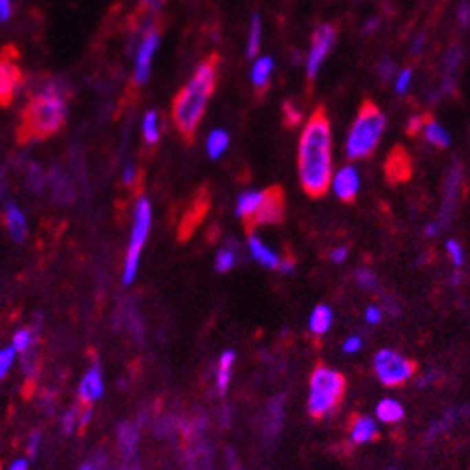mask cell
I'll return each instance as SVG.
<instances>
[{"label": "cell", "mask_w": 470, "mask_h": 470, "mask_svg": "<svg viewBox=\"0 0 470 470\" xmlns=\"http://www.w3.org/2000/svg\"><path fill=\"white\" fill-rule=\"evenodd\" d=\"M298 171L301 186L309 196L328 192L331 183V128L322 107L311 115L301 134Z\"/></svg>", "instance_id": "1"}, {"label": "cell", "mask_w": 470, "mask_h": 470, "mask_svg": "<svg viewBox=\"0 0 470 470\" xmlns=\"http://www.w3.org/2000/svg\"><path fill=\"white\" fill-rule=\"evenodd\" d=\"M68 113V89L63 81H49L23 109L17 135L21 142L43 139L65 126Z\"/></svg>", "instance_id": "2"}, {"label": "cell", "mask_w": 470, "mask_h": 470, "mask_svg": "<svg viewBox=\"0 0 470 470\" xmlns=\"http://www.w3.org/2000/svg\"><path fill=\"white\" fill-rule=\"evenodd\" d=\"M216 74H219V57L211 55L198 66L190 81L179 91L173 100V107H171L173 122L186 139L192 137L201 117L205 113L207 102L211 98L216 83Z\"/></svg>", "instance_id": "3"}, {"label": "cell", "mask_w": 470, "mask_h": 470, "mask_svg": "<svg viewBox=\"0 0 470 470\" xmlns=\"http://www.w3.org/2000/svg\"><path fill=\"white\" fill-rule=\"evenodd\" d=\"M385 117L378 109L374 102L365 100L359 107L356 121L350 126L348 137H346V157L350 160H359L372 155L377 149L380 135L384 132Z\"/></svg>", "instance_id": "4"}, {"label": "cell", "mask_w": 470, "mask_h": 470, "mask_svg": "<svg viewBox=\"0 0 470 470\" xmlns=\"http://www.w3.org/2000/svg\"><path fill=\"white\" fill-rule=\"evenodd\" d=\"M346 380L341 372L329 367H316L309 384V414L313 418H324L341 403Z\"/></svg>", "instance_id": "5"}, {"label": "cell", "mask_w": 470, "mask_h": 470, "mask_svg": "<svg viewBox=\"0 0 470 470\" xmlns=\"http://www.w3.org/2000/svg\"><path fill=\"white\" fill-rule=\"evenodd\" d=\"M150 221H153V209L147 198H139L134 205V219H132V232H130L128 249L122 264V282L130 284L139 269V258H142L143 245L149 237Z\"/></svg>", "instance_id": "6"}, {"label": "cell", "mask_w": 470, "mask_h": 470, "mask_svg": "<svg viewBox=\"0 0 470 470\" xmlns=\"http://www.w3.org/2000/svg\"><path fill=\"white\" fill-rule=\"evenodd\" d=\"M414 363L395 350H378L374 356V372L384 385L397 388L414 377Z\"/></svg>", "instance_id": "7"}, {"label": "cell", "mask_w": 470, "mask_h": 470, "mask_svg": "<svg viewBox=\"0 0 470 470\" xmlns=\"http://www.w3.org/2000/svg\"><path fill=\"white\" fill-rule=\"evenodd\" d=\"M23 85V71L15 60V51L12 47L0 53V106L12 104L17 91Z\"/></svg>", "instance_id": "8"}, {"label": "cell", "mask_w": 470, "mask_h": 470, "mask_svg": "<svg viewBox=\"0 0 470 470\" xmlns=\"http://www.w3.org/2000/svg\"><path fill=\"white\" fill-rule=\"evenodd\" d=\"M335 34L337 30L333 25H320L318 29L314 30L313 45H311V51L306 55V78L311 81L316 78L324 58H326L331 45L335 42Z\"/></svg>", "instance_id": "9"}, {"label": "cell", "mask_w": 470, "mask_h": 470, "mask_svg": "<svg viewBox=\"0 0 470 470\" xmlns=\"http://www.w3.org/2000/svg\"><path fill=\"white\" fill-rule=\"evenodd\" d=\"M158 42H160V34H158L157 29L147 30L142 38V42H139L134 65V81L137 85H142V83L147 81L150 63H153V57H155V53L158 49Z\"/></svg>", "instance_id": "10"}, {"label": "cell", "mask_w": 470, "mask_h": 470, "mask_svg": "<svg viewBox=\"0 0 470 470\" xmlns=\"http://www.w3.org/2000/svg\"><path fill=\"white\" fill-rule=\"evenodd\" d=\"M329 186L333 188V192L339 200L352 201L359 190V173L356 171V168L344 166L337 171L335 175H331Z\"/></svg>", "instance_id": "11"}, {"label": "cell", "mask_w": 470, "mask_h": 470, "mask_svg": "<svg viewBox=\"0 0 470 470\" xmlns=\"http://www.w3.org/2000/svg\"><path fill=\"white\" fill-rule=\"evenodd\" d=\"M282 211H284L282 192L278 188L265 190L264 203L258 209V213L250 219L249 224H273V222H278L282 219Z\"/></svg>", "instance_id": "12"}, {"label": "cell", "mask_w": 470, "mask_h": 470, "mask_svg": "<svg viewBox=\"0 0 470 470\" xmlns=\"http://www.w3.org/2000/svg\"><path fill=\"white\" fill-rule=\"evenodd\" d=\"M104 395V378H102V370L98 365H93L87 370L81 382H79V399L85 405H91L94 401H98Z\"/></svg>", "instance_id": "13"}, {"label": "cell", "mask_w": 470, "mask_h": 470, "mask_svg": "<svg viewBox=\"0 0 470 470\" xmlns=\"http://www.w3.org/2000/svg\"><path fill=\"white\" fill-rule=\"evenodd\" d=\"M4 221H6L8 232L12 235V239L15 243H23L27 239V234H29V228H27V219L23 214L21 207L10 201L4 209Z\"/></svg>", "instance_id": "14"}, {"label": "cell", "mask_w": 470, "mask_h": 470, "mask_svg": "<svg viewBox=\"0 0 470 470\" xmlns=\"http://www.w3.org/2000/svg\"><path fill=\"white\" fill-rule=\"evenodd\" d=\"M249 250L250 256L256 260L258 264L264 265L267 269H277L280 256L273 249H269L258 235H250L249 237Z\"/></svg>", "instance_id": "15"}, {"label": "cell", "mask_w": 470, "mask_h": 470, "mask_svg": "<svg viewBox=\"0 0 470 470\" xmlns=\"http://www.w3.org/2000/svg\"><path fill=\"white\" fill-rule=\"evenodd\" d=\"M265 198V190H247L237 198V205H235V213L241 216L247 222L258 213V209L262 207Z\"/></svg>", "instance_id": "16"}, {"label": "cell", "mask_w": 470, "mask_h": 470, "mask_svg": "<svg viewBox=\"0 0 470 470\" xmlns=\"http://www.w3.org/2000/svg\"><path fill=\"white\" fill-rule=\"evenodd\" d=\"M378 435L377 421L369 418V416H359L354 420L352 427H350V438L354 444H365V442L374 440Z\"/></svg>", "instance_id": "17"}, {"label": "cell", "mask_w": 470, "mask_h": 470, "mask_svg": "<svg viewBox=\"0 0 470 470\" xmlns=\"http://www.w3.org/2000/svg\"><path fill=\"white\" fill-rule=\"evenodd\" d=\"M331 324H333L331 309L326 305L314 306L313 313L309 316V329H311V333H314V335H324L331 328Z\"/></svg>", "instance_id": "18"}, {"label": "cell", "mask_w": 470, "mask_h": 470, "mask_svg": "<svg viewBox=\"0 0 470 470\" xmlns=\"http://www.w3.org/2000/svg\"><path fill=\"white\" fill-rule=\"evenodd\" d=\"M385 171H388V177L393 179V181L408 177V173H410V158H408L405 150L397 149L393 155H390L388 164H385Z\"/></svg>", "instance_id": "19"}, {"label": "cell", "mask_w": 470, "mask_h": 470, "mask_svg": "<svg viewBox=\"0 0 470 470\" xmlns=\"http://www.w3.org/2000/svg\"><path fill=\"white\" fill-rule=\"evenodd\" d=\"M423 135H425V139L431 145L440 147V149H446L449 145L448 132L442 128L435 119H431V117H425V121H423Z\"/></svg>", "instance_id": "20"}, {"label": "cell", "mask_w": 470, "mask_h": 470, "mask_svg": "<svg viewBox=\"0 0 470 470\" xmlns=\"http://www.w3.org/2000/svg\"><path fill=\"white\" fill-rule=\"evenodd\" d=\"M405 408L399 401L395 399H382L377 406V418L384 423H395L403 420Z\"/></svg>", "instance_id": "21"}, {"label": "cell", "mask_w": 470, "mask_h": 470, "mask_svg": "<svg viewBox=\"0 0 470 470\" xmlns=\"http://www.w3.org/2000/svg\"><path fill=\"white\" fill-rule=\"evenodd\" d=\"M235 354L232 350H226L219 359V370H216V390L221 393H226L230 385V377H232V367H234Z\"/></svg>", "instance_id": "22"}, {"label": "cell", "mask_w": 470, "mask_h": 470, "mask_svg": "<svg viewBox=\"0 0 470 470\" xmlns=\"http://www.w3.org/2000/svg\"><path fill=\"white\" fill-rule=\"evenodd\" d=\"M271 70H273V58L271 57L258 58L254 66H252V83H254V87H256L260 93L269 83Z\"/></svg>", "instance_id": "23"}, {"label": "cell", "mask_w": 470, "mask_h": 470, "mask_svg": "<svg viewBox=\"0 0 470 470\" xmlns=\"http://www.w3.org/2000/svg\"><path fill=\"white\" fill-rule=\"evenodd\" d=\"M230 145V135L224 130H213L209 137H207V153L211 158H219L228 149Z\"/></svg>", "instance_id": "24"}, {"label": "cell", "mask_w": 470, "mask_h": 470, "mask_svg": "<svg viewBox=\"0 0 470 470\" xmlns=\"http://www.w3.org/2000/svg\"><path fill=\"white\" fill-rule=\"evenodd\" d=\"M143 137L147 145H155L160 137V126H158V113L157 111H147L143 117Z\"/></svg>", "instance_id": "25"}, {"label": "cell", "mask_w": 470, "mask_h": 470, "mask_svg": "<svg viewBox=\"0 0 470 470\" xmlns=\"http://www.w3.org/2000/svg\"><path fill=\"white\" fill-rule=\"evenodd\" d=\"M260 38H262V21L260 15L254 14L252 23H250V32H249V43H247V55L254 57L260 47Z\"/></svg>", "instance_id": "26"}, {"label": "cell", "mask_w": 470, "mask_h": 470, "mask_svg": "<svg viewBox=\"0 0 470 470\" xmlns=\"http://www.w3.org/2000/svg\"><path fill=\"white\" fill-rule=\"evenodd\" d=\"M32 342H34L32 331L27 328H23L19 329V331H15L14 339H12V346H14L17 354H27L30 350V346H32Z\"/></svg>", "instance_id": "27"}, {"label": "cell", "mask_w": 470, "mask_h": 470, "mask_svg": "<svg viewBox=\"0 0 470 470\" xmlns=\"http://www.w3.org/2000/svg\"><path fill=\"white\" fill-rule=\"evenodd\" d=\"M119 435H121V448L124 449V454L130 456L135 448V440H137V433H135L134 425L130 423H122L121 429H119Z\"/></svg>", "instance_id": "28"}, {"label": "cell", "mask_w": 470, "mask_h": 470, "mask_svg": "<svg viewBox=\"0 0 470 470\" xmlns=\"http://www.w3.org/2000/svg\"><path fill=\"white\" fill-rule=\"evenodd\" d=\"M235 265V252L232 249H222L214 256V269L226 273Z\"/></svg>", "instance_id": "29"}, {"label": "cell", "mask_w": 470, "mask_h": 470, "mask_svg": "<svg viewBox=\"0 0 470 470\" xmlns=\"http://www.w3.org/2000/svg\"><path fill=\"white\" fill-rule=\"evenodd\" d=\"M15 348L14 346H6L0 348V378H4L8 374V370L12 369V365L15 361Z\"/></svg>", "instance_id": "30"}, {"label": "cell", "mask_w": 470, "mask_h": 470, "mask_svg": "<svg viewBox=\"0 0 470 470\" xmlns=\"http://www.w3.org/2000/svg\"><path fill=\"white\" fill-rule=\"evenodd\" d=\"M446 250H448V256L449 260H451V264L456 265V267H461L465 262V256H463V249H461V245L456 241V239H451V241L446 243Z\"/></svg>", "instance_id": "31"}, {"label": "cell", "mask_w": 470, "mask_h": 470, "mask_svg": "<svg viewBox=\"0 0 470 470\" xmlns=\"http://www.w3.org/2000/svg\"><path fill=\"white\" fill-rule=\"evenodd\" d=\"M78 423H79V412L78 410H74V408L66 410L65 416H63V421H60V425H63V431H65L66 435L74 433V431H76V427H78Z\"/></svg>", "instance_id": "32"}, {"label": "cell", "mask_w": 470, "mask_h": 470, "mask_svg": "<svg viewBox=\"0 0 470 470\" xmlns=\"http://www.w3.org/2000/svg\"><path fill=\"white\" fill-rule=\"evenodd\" d=\"M356 282L357 286H361V288H374V284H377V277H374V273L370 269L361 267V269L356 271Z\"/></svg>", "instance_id": "33"}, {"label": "cell", "mask_w": 470, "mask_h": 470, "mask_svg": "<svg viewBox=\"0 0 470 470\" xmlns=\"http://www.w3.org/2000/svg\"><path fill=\"white\" fill-rule=\"evenodd\" d=\"M284 115H286V122L288 124H295L298 121H301V111L298 107L293 106L292 102H286L284 104Z\"/></svg>", "instance_id": "34"}, {"label": "cell", "mask_w": 470, "mask_h": 470, "mask_svg": "<svg viewBox=\"0 0 470 470\" xmlns=\"http://www.w3.org/2000/svg\"><path fill=\"white\" fill-rule=\"evenodd\" d=\"M410 79H412V71L408 70H403L399 74V78H397V83H395V89H397V93L399 94H405L406 89H408V85H410Z\"/></svg>", "instance_id": "35"}, {"label": "cell", "mask_w": 470, "mask_h": 470, "mask_svg": "<svg viewBox=\"0 0 470 470\" xmlns=\"http://www.w3.org/2000/svg\"><path fill=\"white\" fill-rule=\"evenodd\" d=\"M380 320H382V311H380V306L370 305L365 309V322H367V324L374 326V324H378Z\"/></svg>", "instance_id": "36"}, {"label": "cell", "mask_w": 470, "mask_h": 470, "mask_svg": "<svg viewBox=\"0 0 470 470\" xmlns=\"http://www.w3.org/2000/svg\"><path fill=\"white\" fill-rule=\"evenodd\" d=\"M361 344H363V342H361V339H359V337L350 335L346 341L342 342V350H344L346 354H356L357 350L361 348Z\"/></svg>", "instance_id": "37"}, {"label": "cell", "mask_w": 470, "mask_h": 470, "mask_svg": "<svg viewBox=\"0 0 470 470\" xmlns=\"http://www.w3.org/2000/svg\"><path fill=\"white\" fill-rule=\"evenodd\" d=\"M40 444H42V436H40L38 431H34V433L29 436V444H27V451H29L30 457L38 456V451H40Z\"/></svg>", "instance_id": "38"}, {"label": "cell", "mask_w": 470, "mask_h": 470, "mask_svg": "<svg viewBox=\"0 0 470 470\" xmlns=\"http://www.w3.org/2000/svg\"><path fill=\"white\" fill-rule=\"evenodd\" d=\"M346 256H348V247H337V249L329 252V260L333 264H342L346 260Z\"/></svg>", "instance_id": "39"}, {"label": "cell", "mask_w": 470, "mask_h": 470, "mask_svg": "<svg viewBox=\"0 0 470 470\" xmlns=\"http://www.w3.org/2000/svg\"><path fill=\"white\" fill-rule=\"evenodd\" d=\"M12 15V0H0V21H8Z\"/></svg>", "instance_id": "40"}, {"label": "cell", "mask_w": 470, "mask_h": 470, "mask_svg": "<svg viewBox=\"0 0 470 470\" xmlns=\"http://www.w3.org/2000/svg\"><path fill=\"white\" fill-rule=\"evenodd\" d=\"M122 181L126 183V185H132L135 181V166L128 164L124 166V170H122Z\"/></svg>", "instance_id": "41"}, {"label": "cell", "mask_w": 470, "mask_h": 470, "mask_svg": "<svg viewBox=\"0 0 470 470\" xmlns=\"http://www.w3.org/2000/svg\"><path fill=\"white\" fill-rule=\"evenodd\" d=\"M293 267H295V264H293L292 258H286V260H282V258H280V262H278L277 269H280L282 273H292Z\"/></svg>", "instance_id": "42"}, {"label": "cell", "mask_w": 470, "mask_h": 470, "mask_svg": "<svg viewBox=\"0 0 470 470\" xmlns=\"http://www.w3.org/2000/svg\"><path fill=\"white\" fill-rule=\"evenodd\" d=\"M423 121H425V117H414L412 121H410V126H408V132H410V134H416V132L421 130V126H423Z\"/></svg>", "instance_id": "43"}, {"label": "cell", "mask_w": 470, "mask_h": 470, "mask_svg": "<svg viewBox=\"0 0 470 470\" xmlns=\"http://www.w3.org/2000/svg\"><path fill=\"white\" fill-rule=\"evenodd\" d=\"M162 4H164V0H142V6L145 8V10H149V12H155V10H158Z\"/></svg>", "instance_id": "44"}, {"label": "cell", "mask_w": 470, "mask_h": 470, "mask_svg": "<svg viewBox=\"0 0 470 470\" xmlns=\"http://www.w3.org/2000/svg\"><path fill=\"white\" fill-rule=\"evenodd\" d=\"M470 19V6L469 4H463V6L459 8V21H461V25H467Z\"/></svg>", "instance_id": "45"}, {"label": "cell", "mask_w": 470, "mask_h": 470, "mask_svg": "<svg viewBox=\"0 0 470 470\" xmlns=\"http://www.w3.org/2000/svg\"><path fill=\"white\" fill-rule=\"evenodd\" d=\"M8 470H29L27 459H15L14 463L8 467Z\"/></svg>", "instance_id": "46"}, {"label": "cell", "mask_w": 470, "mask_h": 470, "mask_svg": "<svg viewBox=\"0 0 470 470\" xmlns=\"http://www.w3.org/2000/svg\"><path fill=\"white\" fill-rule=\"evenodd\" d=\"M380 74L384 76V78H390L393 74V65L392 63H384V65L380 66Z\"/></svg>", "instance_id": "47"}, {"label": "cell", "mask_w": 470, "mask_h": 470, "mask_svg": "<svg viewBox=\"0 0 470 470\" xmlns=\"http://www.w3.org/2000/svg\"><path fill=\"white\" fill-rule=\"evenodd\" d=\"M438 232H440V228H438V224H436V222H431L427 228H425V234L427 235H436Z\"/></svg>", "instance_id": "48"}, {"label": "cell", "mask_w": 470, "mask_h": 470, "mask_svg": "<svg viewBox=\"0 0 470 470\" xmlns=\"http://www.w3.org/2000/svg\"><path fill=\"white\" fill-rule=\"evenodd\" d=\"M121 470H137V467H135L134 463H126L124 467H122Z\"/></svg>", "instance_id": "49"}, {"label": "cell", "mask_w": 470, "mask_h": 470, "mask_svg": "<svg viewBox=\"0 0 470 470\" xmlns=\"http://www.w3.org/2000/svg\"><path fill=\"white\" fill-rule=\"evenodd\" d=\"M79 470H94V469H93V465L87 463V465H83V467H81V469H79Z\"/></svg>", "instance_id": "50"}]
</instances>
